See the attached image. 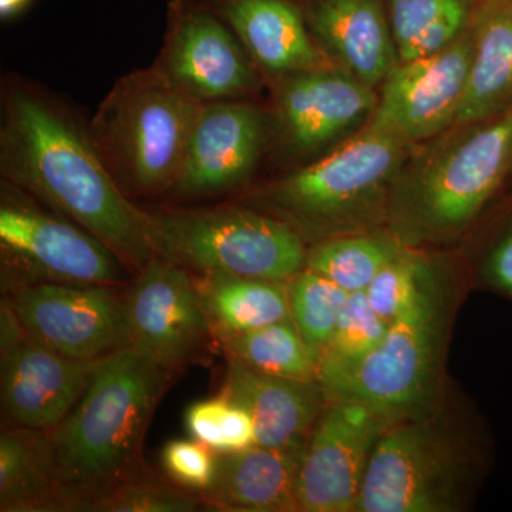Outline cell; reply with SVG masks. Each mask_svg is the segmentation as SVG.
I'll return each instance as SVG.
<instances>
[{
    "label": "cell",
    "instance_id": "1",
    "mask_svg": "<svg viewBox=\"0 0 512 512\" xmlns=\"http://www.w3.org/2000/svg\"><path fill=\"white\" fill-rule=\"evenodd\" d=\"M0 165L10 184L92 232L128 269L140 272L156 255L150 214L131 204L90 134L28 86L6 94Z\"/></svg>",
    "mask_w": 512,
    "mask_h": 512
},
{
    "label": "cell",
    "instance_id": "2",
    "mask_svg": "<svg viewBox=\"0 0 512 512\" xmlns=\"http://www.w3.org/2000/svg\"><path fill=\"white\" fill-rule=\"evenodd\" d=\"M168 373L131 346L100 359L72 413L46 431L59 511H90L94 501L131 480Z\"/></svg>",
    "mask_w": 512,
    "mask_h": 512
},
{
    "label": "cell",
    "instance_id": "3",
    "mask_svg": "<svg viewBox=\"0 0 512 512\" xmlns=\"http://www.w3.org/2000/svg\"><path fill=\"white\" fill-rule=\"evenodd\" d=\"M512 178V106L414 147L390 197L387 231L412 248L453 241Z\"/></svg>",
    "mask_w": 512,
    "mask_h": 512
},
{
    "label": "cell",
    "instance_id": "4",
    "mask_svg": "<svg viewBox=\"0 0 512 512\" xmlns=\"http://www.w3.org/2000/svg\"><path fill=\"white\" fill-rule=\"evenodd\" d=\"M414 147L370 120L339 147L266 185L255 201L312 244L383 231L394 183Z\"/></svg>",
    "mask_w": 512,
    "mask_h": 512
},
{
    "label": "cell",
    "instance_id": "5",
    "mask_svg": "<svg viewBox=\"0 0 512 512\" xmlns=\"http://www.w3.org/2000/svg\"><path fill=\"white\" fill-rule=\"evenodd\" d=\"M453 289L431 262L419 296L375 349L353 362L318 363V382L329 399L369 404L394 423L434 410L440 390Z\"/></svg>",
    "mask_w": 512,
    "mask_h": 512
},
{
    "label": "cell",
    "instance_id": "6",
    "mask_svg": "<svg viewBox=\"0 0 512 512\" xmlns=\"http://www.w3.org/2000/svg\"><path fill=\"white\" fill-rule=\"evenodd\" d=\"M202 104L157 66L128 74L113 87L89 134L120 188L140 194L174 188Z\"/></svg>",
    "mask_w": 512,
    "mask_h": 512
},
{
    "label": "cell",
    "instance_id": "7",
    "mask_svg": "<svg viewBox=\"0 0 512 512\" xmlns=\"http://www.w3.org/2000/svg\"><path fill=\"white\" fill-rule=\"evenodd\" d=\"M478 468L477 447L434 410L394 421L377 441L355 512L461 511Z\"/></svg>",
    "mask_w": 512,
    "mask_h": 512
},
{
    "label": "cell",
    "instance_id": "8",
    "mask_svg": "<svg viewBox=\"0 0 512 512\" xmlns=\"http://www.w3.org/2000/svg\"><path fill=\"white\" fill-rule=\"evenodd\" d=\"M154 254L200 274L288 282L305 269L298 232L268 212L241 207L150 214Z\"/></svg>",
    "mask_w": 512,
    "mask_h": 512
},
{
    "label": "cell",
    "instance_id": "9",
    "mask_svg": "<svg viewBox=\"0 0 512 512\" xmlns=\"http://www.w3.org/2000/svg\"><path fill=\"white\" fill-rule=\"evenodd\" d=\"M6 302L32 338L64 356L99 360L130 346L121 286L32 282Z\"/></svg>",
    "mask_w": 512,
    "mask_h": 512
},
{
    "label": "cell",
    "instance_id": "10",
    "mask_svg": "<svg viewBox=\"0 0 512 512\" xmlns=\"http://www.w3.org/2000/svg\"><path fill=\"white\" fill-rule=\"evenodd\" d=\"M156 66L201 103L251 96L261 83L254 60L208 0H171Z\"/></svg>",
    "mask_w": 512,
    "mask_h": 512
},
{
    "label": "cell",
    "instance_id": "11",
    "mask_svg": "<svg viewBox=\"0 0 512 512\" xmlns=\"http://www.w3.org/2000/svg\"><path fill=\"white\" fill-rule=\"evenodd\" d=\"M390 424L360 400L329 399L303 448L299 511L355 512L370 458Z\"/></svg>",
    "mask_w": 512,
    "mask_h": 512
},
{
    "label": "cell",
    "instance_id": "12",
    "mask_svg": "<svg viewBox=\"0 0 512 512\" xmlns=\"http://www.w3.org/2000/svg\"><path fill=\"white\" fill-rule=\"evenodd\" d=\"M274 128L289 156L316 160L348 141L375 114L379 93L338 67L275 80Z\"/></svg>",
    "mask_w": 512,
    "mask_h": 512
},
{
    "label": "cell",
    "instance_id": "13",
    "mask_svg": "<svg viewBox=\"0 0 512 512\" xmlns=\"http://www.w3.org/2000/svg\"><path fill=\"white\" fill-rule=\"evenodd\" d=\"M0 241L8 261L36 282L123 286L130 271L92 232L25 202H3Z\"/></svg>",
    "mask_w": 512,
    "mask_h": 512
},
{
    "label": "cell",
    "instance_id": "14",
    "mask_svg": "<svg viewBox=\"0 0 512 512\" xmlns=\"http://www.w3.org/2000/svg\"><path fill=\"white\" fill-rule=\"evenodd\" d=\"M0 316L3 410L23 429H55L82 399L100 359H73L43 345L6 301Z\"/></svg>",
    "mask_w": 512,
    "mask_h": 512
},
{
    "label": "cell",
    "instance_id": "15",
    "mask_svg": "<svg viewBox=\"0 0 512 512\" xmlns=\"http://www.w3.org/2000/svg\"><path fill=\"white\" fill-rule=\"evenodd\" d=\"M474 55L473 30L433 55L400 63L380 86L373 123L413 146L456 124Z\"/></svg>",
    "mask_w": 512,
    "mask_h": 512
},
{
    "label": "cell",
    "instance_id": "16",
    "mask_svg": "<svg viewBox=\"0 0 512 512\" xmlns=\"http://www.w3.org/2000/svg\"><path fill=\"white\" fill-rule=\"evenodd\" d=\"M131 348L168 372L198 352L212 329L188 269L154 255L126 291Z\"/></svg>",
    "mask_w": 512,
    "mask_h": 512
},
{
    "label": "cell",
    "instance_id": "17",
    "mask_svg": "<svg viewBox=\"0 0 512 512\" xmlns=\"http://www.w3.org/2000/svg\"><path fill=\"white\" fill-rule=\"evenodd\" d=\"M269 137L266 114L241 101L202 104L173 190L181 195L232 190L251 177Z\"/></svg>",
    "mask_w": 512,
    "mask_h": 512
},
{
    "label": "cell",
    "instance_id": "18",
    "mask_svg": "<svg viewBox=\"0 0 512 512\" xmlns=\"http://www.w3.org/2000/svg\"><path fill=\"white\" fill-rule=\"evenodd\" d=\"M333 66L379 92L400 64L386 0H295Z\"/></svg>",
    "mask_w": 512,
    "mask_h": 512
},
{
    "label": "cell",
    "instance_id": "19",
    "mask_svg": "<svg viewBox=\"0 0 512 512\" xmlns=\"http://www.w3.org/2000/svg\"><path fill=\"white\" fill-rule=\"evenodd\" d=\"M222 396L247 410L255 427V444L269 448H303L328 404L318 380L286 379L255 372L228 359Z\"/></svg>",
    "mask_w": 512,
    "mask_h": 512
},
{
    "label": "cell",
    "instance_id": "20",
    "mask_svg": "<svg viewBox=\"0 0 512 512\" xmlns=\"http://www.w3.org/2000/svg\"><path fill=\"white\" fill-rule=\"evenodd\" d=\"M256 67L272 79L333 66L295 0H208Z\"/></svg>",
    "mask_w": 512,
    "mask_h": 512
},
{
    "label": "cell",
    "instance_id": "21",
    "mask_svg": "<svg viewBox=\"0 0 512 512\" xmlns=\"http://www.w3.org/2000/svg\"><path fill=\"white\" fill-rule=\"evenodd\" d=\"M303 448L255 444L221 454L214 484L200 493L202 503L221 511H299L296 481Z\"/></svg>",
    "mask_w": 512,
    "mask_h": 512
},
{
    "label": "cell",
    "instance_id": "22",
    "mask_svg": "<svg viewBox=\"0 0 512 512\" xmlns=\"http://www.w3.org/2000/svg\"><path fill=\"white\" fill-rule=\"evenodd\" d=\"M471 30L473 63L454 126L512 106V0H481Z\"/></svg>",
    "mask_w": 512,
    "mask_h": 512
},
{
    "label": "cell",
    "instance_id": "23",
    "mask_svg": "<svg viewBox=\"0 0 512 512\" xmlns=\"http://www.w3.org/2000/svg\"><path fill=\"white\" fill-rule=\"evenodd\" d=\"M197 286L212 332L221 339L291 318L288 282L205 274Z\"/></svg>",
    "mask_w": 512,
    "mask_h": 512
},
{
    "label": "cell",
    "instance_id": "24",
    "mask_svg": "<svg viewBox=\"0 0 512 512\" xmlns=\"http://www.w3.org/2000/svg\"><path fill=\"white\" fill-rule=\"evenodd\" d=\"M0 511H59V491L46 431H3L0 437Z\"/></svg>",
    "mask_w": 512,
    "mask_h": 512
},
{
    "label": "cell",
    "instance_id": "25",
    "mask_svg": "<svg viewBox=\"0 0 512 512\" xmlns=\"http://www.w3.org/2000/svg\"><path fill=\"white\" fill-rule=\"evenodd\" d=\"M481 0H386L400 63L433 55L473 26Z\"/></svg>",
    "mask_w": 512,
    "mask_h": 512
},
{
    "label": "cell",
    "instance_id": "26",
    "mask_svg": "<svg viewBox=\"0 0 512 512\" xmlns=\"http://www.w3.org/2000/svg\"><path fill=\"white\" fill-rule=\"evenodd\" d=\"M403 248L387 229L340 235L312 244L305 269L325 276L343 291L362 292Z\"/></svg>",
    "mask_w": 512,
    "mask_h": 512
},
{
    "label": "cell",
    "instance_id": "27",
    "mask_svg": "<svg viewBox=\"0 0 512 512\" xmlns=\"http://www.w3.org/2000/svg\"><path fill=\"white\" fill-rule=\"evenodd\" d=\"M221 342L228 359L237 360L255 372L306 382L318 380V360L292 318Z\"/></svg>",
    "mask_w": 512,
    "mask_h": 512
},
{
    "label": "cell",
    "instance_id": "28",
    "mask_svg": "<svg viewBox=\"0 0 512 512\" xmlns=\"http://www.w3.org/2000/svg\"><path fill=\"white\" fill-rule=\"evenodd\" d=\"M291 318L316 360L328 348L349 293L325 276L302 269L288 281Z\"/></svg>",
    "mask_w": 512,
    "mask_h": 512
},
{
    "label": "cell",
    "instance_id": "29",
    "mask_svg": "<svg viewBox=\"0 0 512 512\" xmlns=\"http://www.w3.org/2000/svg\"><path fill=\"white\" fill-rule=\"evenodd\" d=\"M185 424L192 439L200 441L214 453H235L255 446V427L251 416L222 394L192 404L185 414Z\"/></svg>",
    "mask_w": 512,
    "mask_h": 512
},
{
    "label": "cell",
    "instance_id": "30",
    "mask_svg": "<svg viewBox=\"0 0 512 512\" xmlns=\"http://www.w3.org/2000/svg\"><path fill=\"white\" fill-rule=\"evenodd\" d=\"M431 262L419 248L404 245L402 251L384 265L372 284L367 286V301L389 325L412 308Z\"/></svg>",
    "mask_w": 512,
    "mask_h": 512
},
{
    "label": "cell",
    "instance_id": "31",
    "mask_svg": "<svg viewBox=\"0 0 512 512\" xmlns=\"http://www.w3.org/2000/svg\"><path fill=\"white\" fill-rule=\"evenodd\" d=\"M389 326L367 301L365 291L349 293L332 339L318 363L360 359L382 342Z\"/></svg>",
    "mask_w": 512,
    "mask_h": 512
},
{
    "label": "cell",
    "instance_id": "32",
    "mask_svg": "<svg viewBox=\"0 0 512 512\" xmlns=\"http://www.w3.org/2000/svg\"><path fill=\"white\" fill-rule=\"evenodd\" d=\"M201 503V497H192L160 485L131 483L130 480L94 501L90 511L190 512L197 510Z\"/></svg>",
    "mask_w": 512,
    "mask_h": 512
},
{
    "label": "cell",
    "instance_id": "33",
    "mask_svg": "<svg viewBox=\"0 0 512 512\" xmlns=\"http://www.w3.org/2000/svg\"><path fill=\"white\" fill-rule=\"evenodd\" d=\"M165 473L191 490H208L217 476L218 457L197 440H171L161 453Z\"/></svg>",
    "mask_w": 512,
    "mask_h": 512
},
{
    "label": "cell",
    "instance_id": "34",
    "mask_svg": "<svg viewBox=\"0 0 512 512\" xmlns=\"http://www.w3.org/2000/svg\"><path fill=\"white\" fill-rule=\"evenodd\" d=\"M481 281L512 301V218L501 228L483 256Z\"/></svg>",
    "mask_w": 512,
    "mask_h": 512
},
{
    "label": "cell",
    "instance_id": "35",
    "mask_svg": "<svg viewBox=\"0 0 512 512\" xmlns=\"http://www.w3.org/2000/svg\"><path fill=\"white\" fill-rule=\"evenodd\" d=\"M32 0H0V16L2 19H10L18 16L28 8Z\"/></svg>",
    "mask_w": 512,
    "mask_h": 512
}]
</instances>
